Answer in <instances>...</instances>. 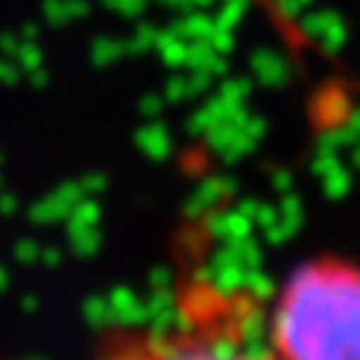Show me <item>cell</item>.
I'll return each instance as SVG.
<instances>
[{"label": "cell", "instance_id": "cell-2", "mask_svg": "<svg viewBox=\"0 0 360 360\" xmlns=\"http://www.w3.org/2000/svg\"><path fill=\"white\" fill-rule=\"evenodd\" d=\"M267 333L279 360H360V264H300L279 291Z\"/></svg>", "mask_w": 360, "mask_h": 360}, {"label": "cell", "instance_id": "cell-1", "mask_svg": "<svg viewBox=\"0 0 360 360\" xmlns=\"http://www.w3.org/2000/svg\"><path fill=\"white\" fill-rule=\"evenodd\" d=\"M96 360H279L255 336L246 297L193 285L174 319L120 328L96 348Z\"/></svg>", "mask_w": 360, "mask_h": 360}]
</instances>
